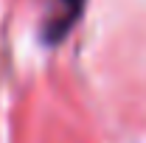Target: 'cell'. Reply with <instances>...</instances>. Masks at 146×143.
I'll return each instance as SVG.
<instances>
[{
	"label": "cell",
	"mask_w": 146,
	"mask_h": 143,
	"mask_svg": "<svg viewBox=\"0 0 146 143\" xmlns=\"http://www.w3.org/2000/svg\"><path fill=\"white\" fill-rule=\"evenodd\" d=\"M84 9V0H48L45 3V14H42V36L45 42L56 45L59 39L76 25V20Z\"/></svg>",
	"instance_id": "obj_1"
}]
</instances>
